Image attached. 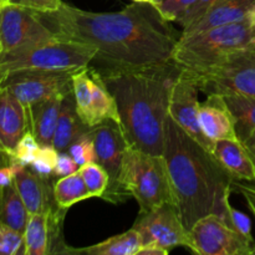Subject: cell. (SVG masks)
Returning <instances> with one entry per match:
<instances>
[{"label":"cell","instance_id":"46","mask_svg":"<svg viewBox=\"0 0 255 255\" xmlns=\"http://www.w3.org/2000/svg\"><path fill=\"white\" fill-rule=\"evenodd\" d=\"M2 76H4V74H1V72H0V82H1V80H2Z\"/></svg>","mask_w":255,"mask_h":255},{"label":"cell","instance_id":"6","mask_svg":"<svg viewBox=\"0 0 255 255\" xmlns=\"http://www.w3.org/2000/svg\"><path fill=\"white\" fill-rule=\"evenodd\" d=\"M97 55L95 47L54 36L0 54V72L16 70L77 71L90 66Z\"/></svg>","mask_w":255,"mask_h":255},{"label":"cell","instance_id":"22","mask_svg":"<svg viewBox=\"0 0 255 255\" xmlns=\"http://www.w3.org/2000/svg\"><path fill=\"white\" fill-rule=\"evenodd\" d=\"M142 248V239L138 232L132 227L125 233L111 237L101 243L85 248H70L65 246L61 254H87V255H137Z\"/></svg>","mask_w":255,"mask_h":255},{"label":"cell","instance_id":"8","mask_svg":"<svg viewBox=\"0 0 255 255\" xmlns=\"http://www.w3.org/2000/svg\"><path fill=\"white\" fill-rule=\"evenodd\" d=\"M75 72L16 70L4 74L0 85L12 92L27 109L55 95L72 92V75Z\"/></svg>","mask_w":255,"mask_h":255},{"label":"cell","instance_id":"2","mask_svg":"<svg viewBox=\"0 0 255 255\" xmlns=\"http://www.w3.org/2000/svg\"><path fill=\"white\" fill-rule=\"evenodd\" d=\"M163 156L184 227L189 231L196 222L211 214L229 224V196L236 178L212 151L189 136L169 115Z\"/></svg>","mask_w":255,"mask_h":255},{"label":"cell","instance_id":"39","mask_svg":"<svg viewBox=\"0 0 255 255\" xmlns=\"http://www.w3.org/2000/svg\"><path fill=\"white\" fill-rule=\"evenodd\" d=\"M19 166V163L11 161V163L7 164V166L0 167V188L2 189L4 187H7L9 184L14 183L15 172H16Z\"/></svg>","mask_w":255,"mask_h":255},{"label":"cell","instance_id":"35","mask_svg":"<svg viewBox=\"0 0 255 255\" xmlns=\"http://www.w3.org/2000/svg\"><path fill=\"white\" fill-rule=\"evenodd\" d=\"M228 213L229 226L236 229V231H238L241 234H243L247 238L254 239L253 236H252V222L249 219V217L247 214H244L243 212L233 208L232 206H229Z\"/></svg>","mask_w":255,"mask_h":255},{"label":"cell","instance_id":"7","mask_svg":"<svg viewBox=\"0 0 255 255\" xmlns=\"http://www.w3.org/2000/svg\"><path fill=\"white\" fill-rule=\"evenodd\" d=\"M199 255H255V242L211 214L189 229V248Z\"/></svg>","mask_w":255,"mask_h":255},{"label":"cell","instance_id":"29","mask_svg":"<svg viewBox=\"0 0 255 255\" xmlns=\"http://www.w3.org/2000/svg\"><path fill=\"white\" fill-rule=\"evenodd\" d=\"M196 1L197 0H154L152 5L166 21L179 24Z\"/></svg>","mask_w":255,"mask_h":255},{"label":"cell","instance_id":"24","mask_svg":"<svg viewBox=\"0 0 255 255\" xmlns=\"http://www.w3.org/2000/svg\"><path fill=\"white\" fill-rule=\"evenodd\" d=\"M29 217V212L15 184L4 187L0 197V223L24 234Z\"/></svg>","mask_w":255,"mask_h":255},{"label":"cell","instance_id":"26","mask_svg":"<svg viewBox=\"0 0 255 255\" xmlns=\"http://www.w3.org/2000/svg\"><path fill=\"white\" fill-rule=\"evenodd\" d=\"M72 94H74L76 111L81 121L87 127H94L92 114L91 70L90 66L79 70L72 75Z\"/></svg>","mask_w":255,"mask_h":255},{"label":"cell","instance_id":"16","mask_svg":"<svg viewBox=\"0 0 255 255\" xmlns=\"http://www.w3.org/2000/svg\"><path fill=\"white\" fill-rule=\"evenodd\" d=\"M14 184L29 214L44 213L57 209L50 179L37 176L30 167L20 164L15 172Z\"/></svg>","mask_w":255,"mask_h":255},{"label":"cell","instance_id":"28","mask_svg":"<svg viewBox=\"0 0 255 255\" xmlns=\"http://www.w3.org/2000/svg\"><path fill=\"white\" fill-rule=\"evenodd\" d=\"M85 184L92 197L102 198L109 188L110 177L107 172L97 162H89L79 168Z\"/></svg>","mask_w":255,"mask_h":255},{"label":"cell","instance_id":"27","mask_svg":"<svg viewBox=\"0 0 255 255\" xmlns=\"http://www.w3.org/2000/svg\"><path fill=\"white\" fill-rule=\"evenodd\" d=\"M238 138L243 141L255 131V96H226Z\"/></svg>","mask_w":255,"mask_h":255},{"label":"cell","instance_id":"14","mask_svg":"<svg viewBox=\"0 0 255 255\" xmlns=\"http://www.w3.org/2000/svg\"><path fill=\"white\" fill-rule=\"evenodd\" d=\"M29 131L27 110L6 87L0 85V148L10 156Z\"/></svg>","mask_w":255,"mask_h":255},{"label":"cell","instance_id":"32","mask_svg":"<svg viewBox=\"0 0 255 255\" xmlns=\"http://www.w3.org/2000/svg\"><path fill=\"white\" fill-rule=\"evenodd\" d=\"M25 255L24 234L0 223V255Z\"/></svg>","mask_w":255,"mask_h":255},{"label":"cell","instance_id":"13","mask_svg":"<svg viewBox=\"0 0 255 255\" xmlns=\"http://www.w3.org/2000/svg\"><path fill=\"white\" fill-rule=\"evenodd\" d=\"M189 75L194 79L199 91L207 96H255V54L229 69L211 74L189 72Z\"/></svg>","mask_w":255,"mask_h":255},{"label":"cell","instance_id":"45","mask_svg":"<svg viewBox=\"0 0 255 255\" xmlns=\"http://www.w3.org/2000/svg\"><path fill=\"white\" fill-rule=\"evenodd\" d=\"M7 2V0H0V6H2V5H5Z\"/></svg>","mask_w":255,"mask_h":255},{"label":"cell","instance_id":"21","mask_svg":"<svg viewBox=\"0 0 255 255\" xmlns=\"http://www.w3.org/2000/svg\"><path fill=\"white\" fill-rule=\"evenodd\" d=\"M90 129L91 127H87L80 119L76 111L74 94L70 92L62 100L52 146L59 152H67L69 147Z\"/></svg>","mask_w":255,"mask_h":255},{"label":"cell","instance_id":"38","mask_svg":"<svg viewBox=\"0 0 255 255\" xmlns=\"http://www.w3.org/2000/svg\"><path fill=\"white\" fill-rule=\"evenodd\" d=\"M233 188L243 196L249 209L255 217V183L248 181H241V179H234Z\"/></svg>","mask_w":255,"mask_h":255},{"label":"cell","instance_id":"12","mask_svg":"<svg viewBox=\"0 0 255 255\" xmlns=\"http://www.w3.org/2000/svg\"><path fill=\"white\" fill-rule=\"evenodd\" d=\"M198 86L193 77L186 70H179L171 90L168 115L189 136L203 144L209 151L213 149V142L204 136L199 125Z\"/></svg>","mask_w":255,"mask_h":255},{"label":"cell","instance_id":"48","mask_svg":"<svg viewBox=\"0 0 255 255\" xmlns=\"http://www.w3.org/2000/svg\"><path fill=\"white\" fill-rule=\"evenodd\" d=\"M154 1V0H151V2H153Z\"/></svg>","mask_w":255,"mask_h":255},{"label":"cell","instance_id":"40","mask_svg":"<svg viewBox=\"0 0 255 255\" xmlns=\"http://www.w3.org/2000/svg\"><path fill=\"white\" fill-rule=\"evenodd\" d=\"M168 251L161 247L154 246V244H146V246H142L137 255H168Z\"/></svg>","mask_w":255,"mask_h":255},{"label":"cell","instance_id":"18","mask_svg":"<svg viewBox=\"0 0 255 255\" xmlns=\"http://www.w3.org/2000/svg\"><path fill=\"white\" fill-rule=\"evenodd\" d=\"M255 5V0H221L207 14L191 26L184 27L179 37L199 34L222 25L233 24L248 19L251 10Z\"/></svg>","mask_w":255,"mask_h":255},{"label":"cell","instance_id":"11","mask_svg":"<svg viewBox=\"0 0 255 255\" xmlns=\"http://www.w3.org/2000/svg\"><path fill=\"white\" fill-rule=\"evenodd\" d=\"M54 36V32L41 21L35 10L12 4L0 6L1 52Z\"/></svg>","mask_w":255,"mask_h":255},{"label":"cell","instance_id":"33","mask_svg":"<svg viewBox=\"0 0 255 255\" xmlns=\"http://www.w3.org/2000/svg\"><path fill=\"white\" fill-rule=\"evenodd\" d=\"M70 156L74 158L77 166L81 167L89 162H95V146L92 139L91 129L84 136L77 138L67 149Z\"/></svg>","mask_w":255,"mask_h":255},{"label":"cell","instance_id":"9","mask_svg":"<svg viewBox=\"0 0 255 255\" xmlns=\"http://www.w3.org/2000/svg\"><path fill=\"white\" fill-rule=\"evenodd\" d=\"M95 146V162L100 164L110 177L109 188L102 198L111 203L124 202L129 197L120 187L119 178L125 152L128 143L116 122L107 120L91 128Z\"/></svg>","mask_w":255,"mask_h":255},{"label":"cell","instance_id":"36","mask_svg":"<svg viewBox=\"0 0 255 255\" xmlns=\"http://www.w3.org/2000/svg\"><path fill=\"white\" fill-rule=\"evenodd\" d=\"M6 4L27 7L39 12L55 11L61 6V0H7Z\"/></svg>","mask_w":255,"mask_h":255},{"label":"cell","instance_id":"25","mask_svg":"<svg viewBox=\"0 0 255 255\" xmlns=\"http://www.w3.org/2000/svg\"><path fill=\"white\" fill-rule=\"evenodd\" d=\"M52 193L56 206L65 211L79 202L92 198L79 169L69 176L57 178L56 182L52 184Z\"/></svg>","mask_w":255,"mask_h":255},{"label":"cell","instance_id":"42","mask_svg":"<svg viewBox=\"0 0 255 255\" xmlns=\"http://www.w3.org/2000/svg\"><path fill=\"white\" fill-rule=\"evenodd\" d=\"M11 163V156L9 153L4 151V149L0 148V167L7 166V164ZM1 192L2 189L0 188V197H1Z\"/></svg>","mask_w":255,"mask_h":255},{"label":"cell","instance_id":"43","mask_svg":"<svg viewBox=\"0 0 255 255\" xmlns=\"http://www.w3.org/2000/svg\"><path fill=\"white\" fill-rule=\"evenodd\" d=\"M248 19H249V21L252 22V24L255 25V5L253 6V9L251 10V12H249Z\"/></svg>","mask_w":255,"mask_h":255},{"label":"cell","instance_id":"30","mask_svg":"<svg viewBox=\"0 0 255 255\" xmlns=\"http://www.w3.org/2000/svg\"><path fill=\"white\" fill-rule=\"evenodd\" d=\"M40 148H41V144L39 143V141L35 138L31 132L27 131L21 137L15 151L12 152L11 161L21 164V166L29 167L36 159Z\"/></svg>","mask_w":255,"mask_h":255},{"label":"cell","instance_id":"5","mask_svg":"<svg viewBox=\"0 0 255 255\" xmlns=\"http://www.w3.org/2000/svg\"><path fill=\"white\" fill-rule=\"evenodd\" d=\"M120 187L139 206V216L169 203L177 206L163 154H151L128 146L122 159Z\"/></svg>","mask_w":255,"mask_h":255},{"label":"cell","instance_id":"37","mask_svg":"<svg viewBox=\"0 0 255 255\" xmlns=\"http://www.w3.org/2000/svg\"><path fill=\"white\" fill-rule=\"evenodd\" d=\"M79 168L80 167L77 166V163L74 161V158L70 156L69 152H59L56 164H55L54 176L57 177V178L69 176V174L76 172Z\"/></svg>","mask_w":255,"mask_h":255},{"label":"cell","instance_id":"4","mask_svg":"<svg viewBox=\"0 0 255 255\" xmlns=\"http://www.w3.org/2000/svg\"><path fill=\"white\" fill-rule=\"evenodd\" d=\"M255 54V25L249 19L179 37L172 61L192 74H211L236 66Z\"/></svg>","mask_w":255,"mask_h":255},{"label":"cell","instance_id":"23","mask_svg":"<svg viewBox=\"0 0 255 255\" xmlns=\"http://www.w3.org/2000/svg\"><path fill=\"white\" fill-rule=\"evenodd\" d=\"M91 89H92V114H94V127L99 126L102 122L111 120L120 124L119 110L115 97L107 89L102 80L101 74L91 69Z\"/></svg>","mask_w":255,"mask_h":255},{"label":"cell","instance_id":"19","mask_svg":"<svg viewBox=\"0 0 255 255\" xmlns=\"http://www.w3.org/2000/svg\"><path fill=\"white\" fill-rule=\"evenodd\" d=\"M66 95H55L26 109L29 116V131L41 146H52L62 100Z\"/></svg>","mask_w":255,"mask_h":255},{"label":"cell","instance_id":"3","mask_svg":"<svg viewBox=\"0 0 255 255\" xmlns=\"http://www.w3.org/2000/svg\"><path fill=\"white\" fill-rule=\"evenodd\" d=\"M174 62L143 69L99 71L119 110L120 128L128 146L163 154L172 85L179 72Z\"/></svg>","mask_w":255,"mask_h":255},{"label":"cell","instance_id":"47","mask_svg":"<svg viewBox=\"0 0 255 255\" xmlns=\"http://www.w3.org/2000/svg\"><path fill=\"white\" fill-rule=\"evenodd\" d=\"M0 54H1V47H0Z\"/></svg>","mask_w":255,"mask_h":255},{"label":"cell","instance_id":"17","mask_svg":"<svg viewBox=\"0 0 255 255\" xmlns=\"http://www.w3.org/2000/svg\"><path fill=\"white\" fill-rule=\"evenodd\" d=\"M199 125L204 136L213 143L219 139H239L233 116L223 96L209 95L201 104Z\"/></svg>","mask_w":255,"mask_h":255},{"label":"cell","instance_id":"34","mask_svg":"<svg viewBox=\"0 0 255 255\" xmlns=\"http://www.w3.org/2000/svg\"><path fill=\"white\" fill-rule=\"evenodd\" d=\"M219 1H221V0H197L196 4L188 10V12L184 15L183 19L179 21V25L182 26V29L191 26L192 24L198 21L204 14H207V12H208L214 5L218 4Z\"/></svg>","mask_w":255,"mask_h":255},{"label":"cell","instance_id":"31","mask_svg":"<svg viewBox=\"0 0 255 255\" xmlns=\"http://www.w3.org/2000/svg\"><path fill=\"white\" fill-rule=\"evenodd\" d=\"M57 156H59V151L54 146H41L36 159L29 167L41 178L50 179L51 177H55L54 169Z\"/></svg>","mask_w":255,"mask_h":255},{"label":"cell","instance_id":"10","mask_svg":"<svg viewBox=\"0 0 255 255\" xmlns=\"http://www.w3.org/2000/svg\"><path fill=\"white\" fill-rule=\"evenodd\" d=\"M133 228L141 236L142 246L154 244L168 252L177 247L189 248V231L174 204L166 203L141 214Z\"/></svg>","mask_w":255,"mask_h":255},{"label":"cell","instance_id":"20","mask_svg":"<svg viewBox=\"0 0 255 255\" xmlns=\"http://www.w3.org/2000/svg\"><path fill=\"white\" fill-rule=\"evenodd\" d=\"M212 153L236 179L255 182V167L241 139H219Z\"/></svg>","mask_w":255,"mask_h":255},{"label":"cell","instance_id":"1","mask_svg":"<svg viewBox=\"0 0 255 255\" xmlns=\"http://www.w3.org/2000/svg\"><path fill=\"white\" fill-rule=\"evenodd\" d=\"M55 36L97 50L104 69H143L172 61L179 36L151 2H134L116 12H94L62 2L55 11L39 12Z\"/></svg>","mask_w":255,"mask_h":255},{"label":"cell","instance_id":"15","mask_svg":"<svg viewBox=\"0 0 255 255\" xmlns=\"http://www.w3.org/2000/svg\"><path fill=\"white\" fill-rule=\"evenodd\" d=\"M65 209L30 214L24 232L25 255H47L52 253L54 241H59V229Z\"/></svg>","mask_w":255,"mask_h":255},{"label":"cell","instance_id":"41","mask_svg":"<svg viewBox=\"0 0 255 255\" xmlns=\"http://www.w3.org/2000/svg\"><path fill=\"white\" fill-rule=\"evenodd\" d=\"M242 143L244 144L246 149L248 151L249 156H251L252 161H253L254 167H255V131L252 132L247 138H244L243 141H242Z\"/></svg>","mask_w":255,"mask_h":255},{"label":"cell","instance_id":"44","mask_svg":"<svg viewBox=\"0 0 255 255\" xmlns=\"http://www.w3.org/2000/svg\"><path fill=\"white\" fill-rule=\"evenodd\" d=\"M134 2H151V0H132ZM152 4V2H151Z\"/></svg>","mask_w":255,"mask_h":255}]
</instances>
